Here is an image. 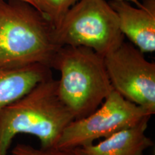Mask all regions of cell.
<instances>
[{"label":"cell","instance_id":"6da1fadb","mask_svg":"<svg viewBox=\"0 0 155 155\" xmlns=\"http://www.w3.org/2000/svg\"><path fill=\"white\" fill-rule=\"evenodd\" d=\"M53 75L37 84L28 94L0 108V155H7L15 136H35L41 149L55 148L65 127L74 120L58 94Z\"/></svg>","mask_w":155,"mask_h":155},{"label":"cell","instance_id":"7a4b0ae2","mask_svg":"<svg viewBox=\"0 0 155 155\" xmlns=\"http://www.w3.org/2000/svg\"><path fill=\"white\" fill-rule=\"evenodd\" d=\"M62 47L49 19L24 0H0V65L41 63L51 68Z\"/></svg>","mask_w":155,"mask_h":155},{"label":"cell","instance_id":"3957f363","mask_svg":"<svg viewBox=\"0 0 155 155\" xmlns=\"http://www.w3.org/2000/svg\"><path fill=\"white\" fill-rule=\"evenodd\" d=\"M51 68L61 73L58 94L75 119L94 112L114 90L104 57L91 48L62 46Z\"/></svg>","mask_w":155,"mask_h":155},{"label":"cell","instance_id":"277c9868","mask_svg":"<svg viewBox=\"0 0 155 155\" xmlns=\"http://www.w3.org/2000/svg\"><path fill=\"white\" fill-rule=\"evenodd\" d=\"M61 46H82L105 57L124 42L119 17L106 0H78L55 28Z\"/></svg>","mask_w":155,"mask_h":155},{"label":"cell","instance_id":"5b68a950","mask_svg":"<svg viewBox=\"0 0 155 155\" xmlns=\"http://www.w3.org/2000/svg\"><path fill=\"white\" fill-rule=\"evenodd\" d=\"M152 115L113 90L99 108L85 117L73 120L64 129L55 148L75 150L94 144L97 139L137 125Z\"/></svg>","mask_w":155,"mask_h":155},{"label":"cell","instance_id":"8992f818","mask_svg":"<svg viewBox=\"0 0 155 155\" xmlns=\"http://www.w3.org/2000/svg\"><path fill=\"white\" fill-rule=\"evenodd\" d=\"M112 88L129 101L155 113V63L133 44L124 42L104 57Z\"/></svg>","mask_w":155,"mask_h":155},{"label":"cell","instance_id":"52a82bcc","mask_svg":"<svg viewBox=\"0 0 155 155\" xmlns=\"http://www.w3.org/2000/svg\"><path fill=\"white\" fill-rule=\"evenodd\" d=\"M122 34L143 53L155 51V14L125 0H111Z\"/></svg>","mask_w":155,"mask_h":155},{"label":"cell","instance_id":"ba28073f","mask_svg":"<svg viewBox=\"0 0 155 155\" xmlns=\"http://www.w3.org/2000/svg\"><path fill=\"white\" fill-rule=\"evenodd\" d=\"M150 119L118 131L98 144L75 149V152L80 155H144V151L154 144L145 134Z\"/></svg>","mask_w":155,"mask_h":155},{"label":"cell","instance_id":"9c48e42d","mask_svg":"<svg viewBox=\"0 0 155 155\" xmlns=\"http://www.w3.org/2000/svg\"><path fill=\"white\" fill-rule=\"evenodd\" d=\"M50 75L51 68L41 63L0 65V108L25 96Z\"/></svg>","mask_w":155,"mask_h":155},{"label":"cell","instance_id":"30bf717a","mask_svg":"<svg viewBox=\"0 0 155 155\" xmlns=\"http://www.w3.org/2000/svg\"><path fill=\"white\" fill-rule=\"evenodd\" d=\"M35 7L49 19L55 28L78 0H34Z\"/></svg>","mask_w":155,"mask_h":155},{"label":"cell","instance_id":"8fae6325","mask_svg":"<svg viewBox=\"0 0 155 155\" xmlns=\"http://www.w3.org/2000/svg\"><path fill=\"white\" fill-rule=\"evenodd\" d=\"M12 155H80L75 150H62V149H36L30 145L18 144L14 147Z\"/></svg>","mask_w":155,"mask_h":155},{"label":"cell","instance_id":"7c38bea8","mask_svg":"<svg viewBox=\"0 0 155 155\" xmlns=\"http://www.w3.org/2000/svg\"><path fill=\"white\" fill-rule=\"evenodd\" d=\"M141 5L147 11L155 14V0H142Z\"/></svg>","mask_w":155,"mask_h":155},{"label":"cell","instance_id":"4fadbf2b","mask_svg":"<svg viewBox=\"0 0 155 155\" xmlns=\"http://www.w3.org/2000/svg\"><path fill=\"white\" fill-rule=\"evenodd\" d=\"M125 1L129 2H132V3L134 4V5L137 6V7H143L142 5H141V3L139 1V0H125Z\"/></svg>","mask_w":155,"mask_h":155},{"label":"cell","instance_id":"5bb4252c","mask_svg":"<svg viewBox=\"0 0 155 155\" xmlns=\"http://www.w3.org/2000/svg\"><path fill=\"white\" fill-rule=\"evenodd\" d=\"M24 1H25V2H28L30 3L31 5H33L34 7H35V1H34V0H24ZM35 8H36V7H35Z\"/></svg>","mask_w":155,"mask_h":155}]
</instances>
